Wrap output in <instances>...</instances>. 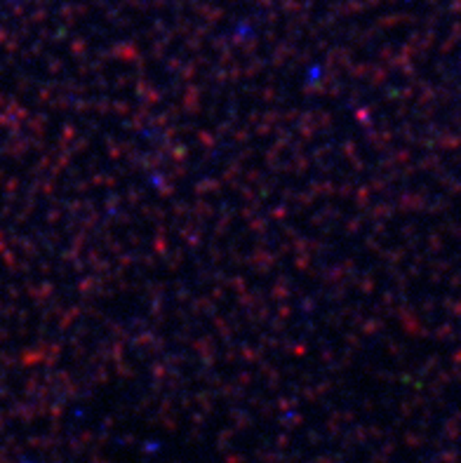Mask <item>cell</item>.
Returning <instances> with one entry per match:
<instances>
[]
</instances>
